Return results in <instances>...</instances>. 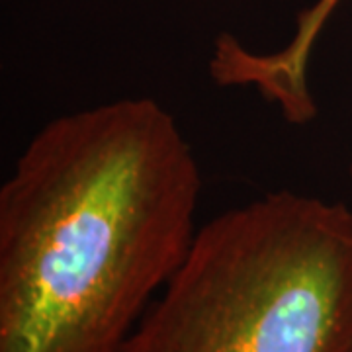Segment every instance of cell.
I'll return each mask as SVG.
<instances>
[{"instance_id": "6da1fadb", "label": "cell", "mask_w": 352, "mask_h": 352, "mask_svg": "<svg viewBox=\"0 0 352 352\" xmlns=\"http://www.w3.org/2000/svg\"><path fill=\"white\" fill-rule=\"evenodd\" d=\"M173 113L118 98L39 129L0 188V352H122L198 227Z\"/></svg>"}, {"instance_id": "7a4b0ae2", "label": "cell", "mask_w": 352, "mask_h": 352, "mask_svg": "<svg viewBox=\"0 0 352 352\" xmlns=\"http://www.w3.org/2000/svg\"><path fill=\"white\" fill-rule=\"evenodd\" d=\"M122 352H352V210L280 190L210 219Z\"/></svg>"}, {"instance_id": "3957f363", "label": "cell", "mask_w": 352, "mask_h": 352, "mask_svg": "<svg viewBox=\"0 0 352 352\" xmlns=\"http://www.w3.org/2000/svg\"><path fill=\"white\" fill-rule=\"evenodd\" d=\"M340 0H317L298 16L294 38L282 50L254 53L239 39L223 34L215 41L210 75L221 87H249L280 108L292 124H307L317 112L309 92L307 71L317 38Z\"/></svg>"}, {"instance_id": "277c9868", "label": "cell", "mask_w": 352, "mask_h": 352, "mask_svg": "<svg viewBox=\"0 0 352 352\" xmlns=\"http://www.w3.org/2000/svg\"><path fill=\"white\" fill-rule=\"evenodd\" d=\"M351 173H352V168H351Z\"/></svg>"}]
</instances>
